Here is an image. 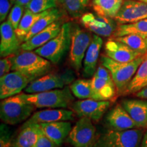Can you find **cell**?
<instances>
[{"instance_id":"83f0119b","label":"cell","mask_w":147,"mask_h":147,"mask_svg":"<svg viewBox=\"0 0 147 147\" xmlns=\"http://www.w3.org/2000/svg\"><path fill=\"white\" fill-rule=\"evenodd\" d=\"M128 34H138L147 38V18L133 23L120 24L113 36L117 38Z\"/></svg>"},{"instance_id":"8d00e7d4","label":"cell","mask_w":147,"mask_h":147,"mask_svg":"<svg viewBox=\"0 0 147 147\" xmlns=\"http://www.w3.org/2000/svg\"><path fill=\"white\" fill-rule=\"evenodd\" d=\"M10 0H0V21L3 22L8 14L10 5Z\"/></svg>"},{"instance_id":"4316f807","label":"cell","mask_w":147,"mask_h":147,"mask_svg":"<svg viewBox=\"0 0 147 147\" xmlns=\"http://www.w3.org/2000/svg\"><path fill=\"white\" fill-rule=\"evenodd\" d=\"M61 16V13L60 11L57 8H55L51 9L48 13L46 14L43 16H42L34 24V26L31 29L30 32H29V34H27L26 38H25L24 42L29 40L31 38H32L33 36L38 34V33L41 32L42 30H43L46 27L50 25L51 24H52L53 23H54V22L57 21H59Z\"/></svg>"},{"instance_id":"74e56055","label":"cell","mask_w":147,"mask_h":147,"mask_svg":"<svg viewBox=\"0 0 147 147\" xmlns=\"http://www.w3.org/2000/svg\"><path fill=\"white\" fill-rule=\"evenodd\" d=\"M136 96L138 98L144 99V100H147V87H146L144 89L140 90V91L137 92L135 94Z\"/></svg>"},{"instance_id":"9a60e30c","label":"cell","mask_w":147,"mask_h":147,"mask_svg":"<svg viewBox=\"0 0 147 147\" xmlns=\"http://www.w3.org/2000/svg\"><path fill=\"white\" fill-rule=\"evenodd\" d=\"M74 114L71 110L64 108H49L42 110L33 114L23 125L72 121L74 119Z\"/></svg>"},{"instance_id":"7c38bea8","label":"cell","mask_w":147,"mask_h":147,"mask_svg":"<svg viewBox=\"0 0 147 147\" xmlns=\"http://www.w3.org/2000/svg\"><path fill=\"white\" fill-rule=\"evenodd\" d=\"M111 104L110 101L85 99L74 102L69 106L70 110L80 117H88L97 121L106 113Z\"/></svg>"},{"instance_id":"2e32d148","label":"cell","mask_w":147,"mask_h":147,"mask_svg":"<svg viewBox=\"0 0 147 147\" xmlns=\"http://www.w3.org/2000/svg\"><path fill=\"white\" fill-rule=\"evenodd\" d=\"M0 55L1 57H8L16 54L21 49V41L16 34L15 29L7 21L0 26Z\"/></svg>"},{"instance_id":"cb8c5ba5","label":"cell","mask_w":147,"mask_h":147,"mask_svg":"<svg viewBox=\"0 0 147 147\" xmlns=\"http://www.w3.org/2000/svg\"><path fill=\"white\" fill-rule=\"evenodd\" d=\"M123 1V0H93L92 6L97 15L115 18Z\"/></svg>"},{"instance_id":"4fadbf2b","label":"cell","mask_w":147,"mask_h":147,"mask_svg":"<svg viewBox=\"0 0 147 147\" xmlns=\"http://www.w3.org/2000/svg\"><path fill=\"white\" fill-rule=\"evenodd\" d=\"M145 18H147V3L137 0H125L115 20L120 24H128Z\"/></svg>"},{"instance_id":"8fae6325","label":"cell","mask_w":147,"mask_h":147,"mask_svg":"<svg viewBox=\"0 0 147 147\" xmlns=\"http://www.w3.org/2000/svg\"><path fill=\"white\" fill-rule=\"evenodd\" d=\"M34 80L25 74L18 71H12L0 78V99L4 100L14 96L25 90Z\"/></svg>"},{"instance_id":"52a82bcc","label":"cell","mask_w":147,"mask_h":147,"mask_svg":"<svg viewBox=\"0 0 147 147\" xmlns=\"http://www.w3.org/2000/svg\"><path fill=\"white\" fill-rule=\"evenodd\" d=\"M74 81V74L71 71L63 73H49L32 80L25 89V93H36L51 90L62 89Z\"/></svg>"},{"instance_id":"7402d4cb","label":"cell","mask_w":147,"mask_h":147,"mask_svg":"<svg viewBox=\"0 0 147 147\" xmlns=\"http://www.w3.org/2000/svg\"><path fill=\"white\" fill-rule=\"evenodd\" d=\"M40 125L43 133L59 146L66 140L72 128L69 121L40 123Z\"/></svg>"},{"instance_id":"d6a6232c","label":"cell","mask_w":147,"mask_h":147,"mask_svg":"<svg viewBox=\"0 0 147 147\" xmlns=\"http://www.w3.org/2000/svg\"><path fill=\"white\" fill-rule=\"evenodd\" d=\"M24 12V5L20 4H14L10 14L8 15V21L11 24L13 28L15 29L18 28V25L21 21Z\"/></svg>"},{"instance_id":"5b68a950","label":"cell","mask_w":147,"mask_h":147,"mask_svg":"<svg viewBox=\"0 0 147 147\" xmlns=\"http://www.w3.org/2000/svg\"><path fill=\"white\" fill-rule=\"evenodd\" d=\"M36 108V106L24 102L16 95L1 101L0 118L3 123L14 125L26 121Z\"/></svg>"},{"instance_id":"8992f818","label":"cell","mask_w":147,"mask_h":147,"mask_svg":"<svg viewBox=\"0 0 147 147\" xmlns=\"http://www.w3.org/2000/svg\"><path fill=\"white\" fill-rule=\"evenodd\" d=\"M71 37V24L64 23L57 36L34 51L42 57L50 61L52 63L56 64L60 61L70 48Z\"/></svg>"},{"instance_id":"ffe728a7","label":"cell","mask_w":147,"mask_h":147,"mask_svg":"<svg viewBox=\"0 0 147 147\" xmlns=\"http://www.w3.org/2000/svg\"><path fill=\"white\" fill-rule=\"evenodd\" d=\"M121 105L140 128L147 127V100L144 99H126Z\"/></svg>"},{"instance_id":"ba28073f","label":"cell","mask_w":147,"mask_h":147,"mask_svg":"<svg viewBox=\"0 0 147 147\" xmlns=\"http://www.w3.org/2000/svg\"><path fill=\"white\" fill-rule=\"evenodd\" d=\"M96 129L88 117H80L66 139L73 147H93L96 141Z\"/></svg>"},{"instance_id":"60d3db41","label":"cell","mask_w":147,"mask_h":147,"mask_svg":"<svg viewBox=\"0 0 147 147\" xmlns=\"http://www.w3.org/2000/svg\"><path fill=\"white\" fill-rule=\"evenodd\" d=\"M137 1H142V2L147 3V0H137Z\"/></svg>"},{"instance_id":"5bb4252c","label":"cell","mask_w":147,"mask_h":147,"mask_svg":"<svg viewBox=\"0 0 147 147\" xmlns=\"http://www.w3.org/2000/svg\"><path fill=\"white\" fill-rule=\"evenodd\" d=\"M81 23L90 32L104 37L111 36L118 27L113 18L95 16L92 13L84 14L81 18Z\"/></svg>"},{"instance_id":"ab89813d","label":"cell","mask_w":147,"mask_h":147,"mask_svg":"<svg viewBox=\"0 0 147 147\" xmlns=\"http://www.w3.org/2000/svg\"><path fill=\"white\" fill-rule=\"evenodd\" d=\"M140 147H147V131L145 132V134L143 136L142 142Z\"/></svg>"},{"instance_id":"9c48e42d","label":"cell","mask_w":147,"mask_h":147,"mask_svg":"<svg viewBox=\"0 0 147 147\" xmlns=\"http://www.w3.org/2000/svg\"><path fill=\"white\" fill-rule=\"evenodd\" d=\"M93 38L89 32L76 27L71 29V45L69 48V61L77 71L81 69L82 61Z\"/></svg>"},{"instance_id":"484cf974","label":"cell","mask_w":147,"mask_h":147,"mask_svg":"<svg viewBox=\"0 0 147 147\" xmlns=\"http://www.w3.org/2000/svg\"><path fill=\"white\" fill-rule=\"evenodd\" d=\"M146 87H147V56L139 66L136 73L129 84L125 94H136Z\"/></svg>"},{"instance_id":"e575fe53","label":"cell","mask_w":147,"mask_h":147,"mask_svg":"<svg viewBox=\"0 0 147 147\" xmlns=\"http://www.w3.org/2000/svg\"><path fill=\"white\" fill-rule=\"evenodd\" d=\"M36 147H59L56 143L53 142L49 137H47L40 127V131L38 135V140H37Z\"/></svg>"},{"instance_id":"6da1fadb","label":"cell","mask_w":147,"mask_h":147,"mask_svg":"<svg viewBox=\"0 0 147 147\" xmlns=\"http://www.w3.org/2000/svg\"><path fill=\"white\" fill-rule=\"evenodd\" d=\"M73 93L68 86L62 88L36 93H21L18 96L24 102L36 108H65L74 102Z\"/></svg>"},{"instance_id":"277c9868","label":"cell","mask_w":147,"mask_h":147,"mask_svg":"<svg viewBox=\"0 0 147 147\" xmlns=\"http://www.w3.org/2000/svg\"><path fill=\"white\" fill-rule=\"evenodd\" d=\"M143 136L142 128L123 131L109 129L97 138L93 147H140Z\"/></svg>"},{"instance_id":"f1b7e54d","label":"cell","mask_w":147,"mask_h":147,"mask_svg":"<svg viewBox=\"0 0 147 147\" xmlns=\"http://www.w3.org/2000/svg\"><path fill=\"white\" fill-rule=\"evenodd\" d=\"M69 87L74 95L77 98L80 100H95V95L92 88L91 79H78L71 82Z\"/></svg>"},{"instance_id":"1f68e13d","label":"cell","mask_w":147,"mask_h":147,"mask_svg":"<svg viewBox=\"0 0 147 147\" xmlns=\"http://www.w3.org/2000/svg\"><path fill=\"white\" fill-rule=\"evenodd\" d=\"M57 5L56 0H32L26 8L34 13H40L44 11L55 8Z\"/></svg>"},{"instance_id":"44dd1931","label":"cell","mask_w":147,"mask_h":147,"mask_svg":"<svg viewBox=\"0 0 147 147\" xmlns=\"http://www.w3.org/2000/svg\"><path fill=\"white\" fill-rule=\"evenodd\" d=\"M103 45V40L100 36L93 35V39L86 52L83 63V76L91 78L97 69L101 48Z\"/></svg>"},{"instance_id":"f546056e","label":"cell","mask_w":147,"mask_h":147,"mask_svg":"<svg viewBox=\"0 0 147 147\" xmlns=\"http://www.w3.org/2000/svg\"><path fill=\"white\" fill-rule=\"evenodd\" d=\"M118 41L125 44L133 50L147 55V38L138 34H128L125 36L115 38Z\"/></svg>"},{"instance_id":"603a6c76","label":"cell","mask_w":147,"mask_h":147,"mask_svg":"<svg viewBox=\"0 0 147 147\" xmlns=\"http://www.w3.org/2000/svg\"><path fill=\"white\" fill-rule=\"evenodd\" d=\"M40 131V124L23 125L12 142V147H36Z\"/></svg>"},{"instance_id":"3957f363","label":"cell","mask_w":147,"mask_h":147,"mask_svg":"<svg viewBox=\"0 0 147 147\" xmlns=\"http://www.w3.org/2000/svg\"><path fill=\"white\" fill-rule=\"evenodd\" d=\"M12 61V71H18L31 77L33 80L50 73L52 64L32 51H23L19 54L9 57Z\"/></svg>"},{"instance_id":"7a4b0ae2","label":"cell","mask_w":147,"mask_h":147,"mask_svg":"<svg viewBox=\"0 0 147 147\" xmlns=\"http://www.w3.org/2000/svg\"><path fill=\"white\" fill-rule=\"evenodd\" d=\"M146 55H143L131 61L122 63L116 61L107 56L102 57V65L110 71L115 84L118 94L123 95L125 93L129 84L134 78L137 69H138L139 66L142 63Z\"/></svg>"},{"instance_id":"836d02e7","label":"cell","mask_w":147,"mask_h":147,"mask_svg":"<svg viewBox=\"0 0 147 147\" xmlns=\"http://www.w3.org/2000/svg\"><path fill=\"white\" fill-rule=\"evenodd\" d=\"M12 132L7 124H1L0 126V147H12Z\"/></svg>"},{"instance_id":"ac0fdd59","label":"cell","mask_w":147,"mask_h":147,"mask_svg":"<svg viewBox=\"0 0 147 147\" xmlns=\"http://www.w3.org/2000/svg\"><path fill=\"white\" fill-rule=\"evenodd\" d=\"M106 56L119 62H129L143 55L133 50L125 44L115 38L109 40L105 45Z\"/></svg>"},{"instance_id":"30bf717a","label":"cell","mask_w":147,"mask_h":147,"mask_svg":"<svg viewBox=\"0 0 147 147\" xmlns=\"http://www.w3.org/2000/svg\"><path fill=\"white\" fill-rule=\"evenodd\" d=\"M91 81L95 100L110 101L115 98L117 88L110 71L104 65L98 66Z\"/></svg>"},{"instance_id":"f35d334b","label":"cell","mask_w":147,"mask_h":147,"mask_svg":"<svg viewBox=\"0 0 147 147\" xmlns=\"http://www.w3.org/2000/svg\"><path fill=\"white\" fill-rule=\"evenodd\" d=\"M12 4H20L27 6L32 0H10Z\"/></svg>"},{"instance_id":"e0dca14e","label":"cell","mask_w":147,"mask_h":147,"mask_svg":"<svg viewBox=\"0 0 147 147\" xmlns=\"http://www.w3.org/2000/svg\"><path fill=\"white\" fill-rule=\"evenodd\" d=\"M105 121L110 129L117 131L140 128L121 104H117L110 110Z\"/></svg>"},{"instance_id":"d590c367","label":"cell","mask_w":147,"mask_h":147,"mask_svg":"<svg viewBox=\"0 0 147 147\" xmlns=\"http://www.w3.org/2000/svg\"><path fill=\"white\" fill-rule=\"evenodd\" d=\"M12 70V61L10 57H3L0 61V77L3 76Z\"/></svg>"},{"instance_id":"d6986e66","label":"cell","mask_w":147,"mask_h":147,"mask_svg":"<svg viewBox=\"0 0 147 147\" xmlns=\"http://www.w3.org/2000/svg\"><path fill=\"white\" fill-rule=\"evenodd\" d=\"M61 27L62 24L61 21L54 22L29 40L23 42L21 49L23 51H31L42 47L59 34Z\"/></svg>"},{"instance_id":"4dcf8cb0","label":"cell","mask_w":147,"mask_h":147,"mask_svg":"<svg viewBox=\"0 0 147 147\" xmlns=\"http://www.w3.org/2000/svg\"><path fill=\"white\" fill-rule=\"evenodd\" d=\"M66 12L73 18L79 17L83 14L89 5V0H56Z\"/></svg>"},{"instance_id":"d4e9b609","label":"cell","mask_w":147,"mask_h":147,"mask_svg":"<svg viewBox=\"0 0 147 147\" xmlns=\"http://www.w3.org/2000/svg\"><path fill=\"white\" fill-rule=\"evenodd\" d=\"M51 10V9H50ZM50 10H48L40 13H34L32 11L26 9L25 14H23V17L21 18V21L18 25V28L16 29L15 32L17 35L18 39L20 40L21 42H24L25 38H26L27 34L30 32L31 29L34 26V24L40 19L42 16L45 15L48 13Z\"/></svg>"}]
</instances>
